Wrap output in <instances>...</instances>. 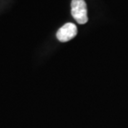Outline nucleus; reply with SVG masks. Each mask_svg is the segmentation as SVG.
<instances>
[{"label":"nucleus","mask_w":128,"mask_h":128,"mask_svg":"<svg viewBox=\"0 0 128 128\" xmlns=\"http://www.w3.org/2000/svg\"><path fill=\"white\" fill-rule=\"evenodd\" d=\"M71 12L73 18L79 24H85L88 21L86 4L84 0H72L71 4Z\"/></svg>","instance_id":"1"},{"label":"nucleus","mask_w":128,"mask_h":128,"mask_svg":"<svg viewBox=\"0 0 128 128\" xmlns=\"http://www.w3.org/2000/svg\"><path fill=\"white\" fill-rule=\"evenodd\" d=\"M76 33H78V28L76 25L72 22H68L64 24L62 28H60L58 31L57 38L60 42H66L75 38Z\"/></svg>","instance_id":"2"}]
</instances>
